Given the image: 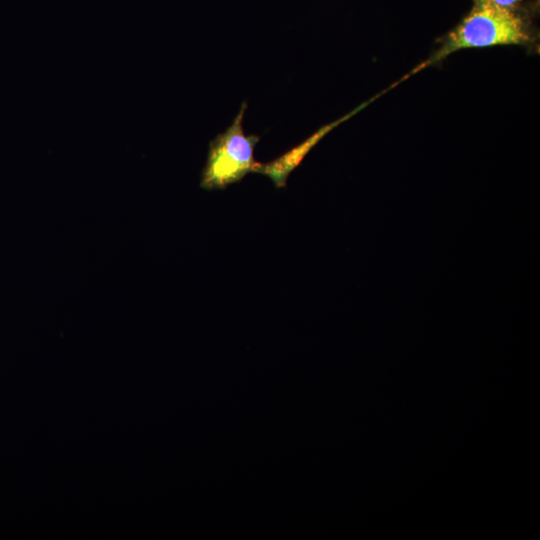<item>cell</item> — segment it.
<instances>
[{
    "label": "cell",
    "instance_id": "3",
    "mask_svg": "<svg viewBox=\"0 0 540 540\" xmlns=\"http://www.w3.org/2000/svg\"><path fill=\"white\" fill-rule=\"evenodd\" d=\"M367 104H369V102L362 104L361 106L357 107L355 110L345 115L344 117L338 119L337 121L322 127L319 131L313 134L305 142L293 148L292 150L285 153L281 157L269 163L258 162L255 172L264 174L270 177L276 187L278 188L285 187L288 175L301 162V160L308 153V151L330 130H332L333 128L338 126L341 122L347 120L352 115L360 111Z\"/></svg>",
    "mask_w": 540,
    "mask_h": 540
},
{
    "label": "cell",
    "instance_id": "1",
    "mask_svg": "<svg viewBox=\"0 0 540 540\" xmlns=\"http://www.w3.org/2000/svg\"><path fill=\"white\" fill-rule=\"evenodd\" d=\"M529 38L526 23L514 9L477 2L463 21L449 33L443 45L405 78L462 49L521 45L526 44Z\"/></svg>",
    "mask_w": 540,
    "mask_h": 540
},
{
    "label": "cell",
    "instance_id": "2",
    "mask_svg": "<svg viewBox=\"0 0 540 540\" xmlns=\"http://www.w3.org/2000/svg\"><path fill=\"white\" fill-rule=\"evenodd\" d=\"M246 108L247 102L244 101L232 124L210 142L200 182L203 189H225L240 182L248 173L255 172L258 162L254 159V149L260 137L255 134L246 136L243 131Z\"/></svg>",
    "mask_w": 540,
    "mask_h": 540
},
{
    "label": "cell",
    "instance_id": "4",
    "mask_svg": "<svg viewBox=\"0 0 540 540\" xmlns=\"http://www.w3.org/2000/svg\"><path fill=\"white\" fill-rule=\"evenodd\" d=\"M477 2L490 3L503 8L514 9L522 0H476Z\"/></svg>",
    "mask_w": 540,
    "mask_h": 540
}]
</instances>
